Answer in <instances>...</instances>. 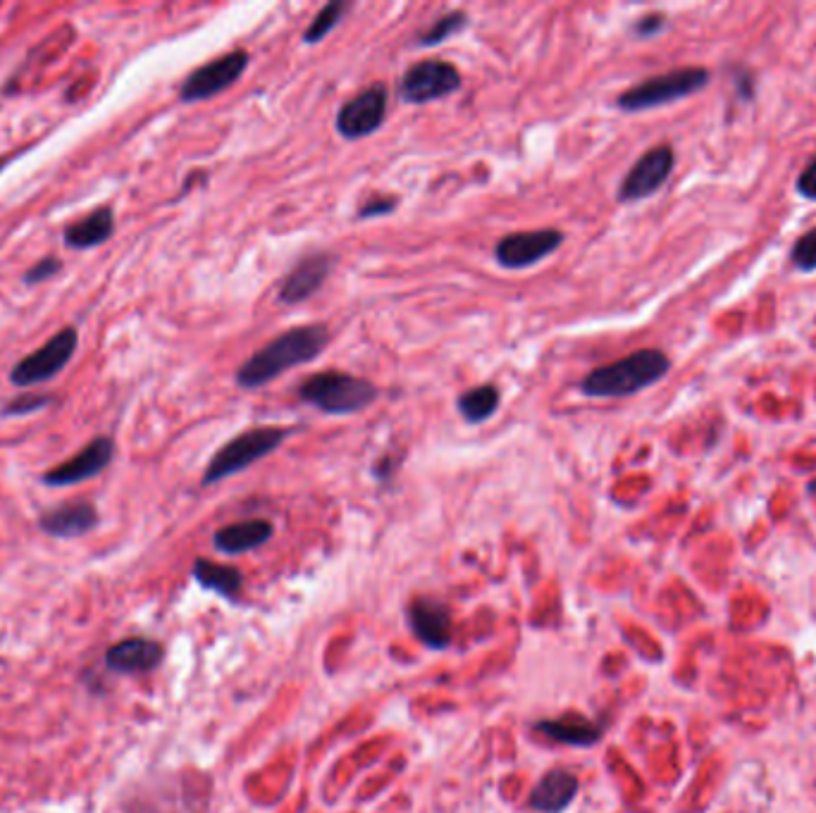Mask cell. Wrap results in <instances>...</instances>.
Segmentation results:
<instances>
[{
    "instance_id": "6da1fadb",
    "label": "cell",
    "mask_w": 816,
    "mask_h": 813,
    "mask_svg": "<svg viewBox=\"0 0 816 813\" xmlns=\"http://www.w3.org/2000/svg\"><path fill=\"white\" fill-rule=\"evenodd\" d=\"M327 346H330V330L323 322L292 327L246 358L234 372V382L241 389L265 387L287 370L313 363L315 358L323 356Z\"/></svg>"
},
{
    "instance_id": "7a4b0ae2",
    "label": "cell",
    "mask_w": 816,
    "mask_h": 813,
    "mask_svg": "<svg viewBox=\"0 0 816 813\" xmlns=\"http://www.w3.org/2000/svg\"><path fill=\"white\" fill-rule=\"evenodd\" d=\"M671 370V361L659 349H640L626 358L587 372L580 392L592 399H621L657 384Z\"/></svg>"
},
{
    "instance_id": "3957f363",
    "label": "cell",
    "mask_w": 816,
    "mask_h": 813,
    "mask_svg": "<svg viewBox=\"0 0 816 813\" xmlns=\"http://www.w3.org/2000/svg\"><path fill=\"white\" fill-rule=\"evenodd\" d=\"M296 394L308 406L318 408L320 413L354 415L373 406L380 396V389L366 377L349 375L342 370H323L301 380Z\"/></svg>"
},
{
    "instance_id": "277c9868",
    "label": "cell",
    "mask_w": 816,
    "mask_h": 813,
    "mask_svg": "<svg viewBox=\"0 0 816 813\" xmlns=\"http://www.w3.org/2000/svg\"><path fill=\"white\" fill-rule=\"evenodd\" d=\"M287 437H289L287 427L277 425L253 427V430L237 434V437H232L222 449L215 451L206 473H203L201 484L203 487H210V484L227 480V477L241 473V470H246L249 465L263 461V458L270 456L272 451L280 449V446L287 442Z\"/></svg>"
},
{
    "instance_id": "5b68a950",
    "label": "cell",
    "mask_w": 816,
    "mask_h": 813,
    "mask_svg": "<svg viewBox=\"0 0 816 813\" xmlns=\"http://www.w3.org/2000/svg\"><path fill=\"white\" fill-rule=\"evenodd\" d=\"M709 84V70L704 67H680L666 74H657L640 82L633 89L623 91L616 98V105L626 113H640V110L661 108V105L676 103L680 98H688L702 86Z\"/></svg>"
},
{
    "instance_id": "8992f818",
    "label": "cell",
    "mask_w": 816,
    "mask_h": 813,
    "mask_svg": "<svg viewBox=\"0 0 816 813\" xmlns=\"http://www.w3.org/2000/svg\"><path fill=\"white\" fill-rule=\"evenodd\" d=\"M463 77L447 60L425 58L408 65V70L399 79V98L411 105H425L442 101L461 91Z\"/></svg>"
},
{
    "instance_id": "52a82bcc",
    "label": "cell",
    "mask_w": 816,
    "mask_h": 813,
    "mask_svg": "<svg viewBox=\"0 0 816 813\" xmlns=\"http://www.w3.org/2000/svg\"><path fill=\"white\" fill-rule=\"evenodd\" d=\"M79 332L74 327H65L58 334H53L41 349H36L17 361L10 370V384L15 387H39L43 382H51L55 375H60L72 361L77 351Z\"/></svg>"
},
{
    "instance_id": "ba28073f",
    "label": "cell",
    "mask_w": 816,
    "mask_h": 813,
    "mask_svg": "<svg viewBox=\"0 0 816 813\" xmlns=\"http://www.w3.org/2000/svg\"><path fill=\"white\" fill-rule=\"evenodd\" d=\"M249 53L241 51H230L220 58H213L206 65L196 67L194 72L184 79L182 86H179V101L182 103H199L208 101V98L220 96L222 91L232 89L234 84L244 77V72L249 70Z\"/></svg>"
},
{
    "instance_id": "9c48e42d",
    "label": "cell",
    "mask_w": 816,
    "mask_h": 813,
    "mask_svg": "<svg viewBox=\"0 0 816 813\" xmlns=\"http://www.w3.org/2000/svg\"><path fill=\"white\" fill-rule=\"evenodd\" d=\"M566 241V234L561 229L544 227L530 229V232H513L506 234L494 246V260L506 270H525L542 263L561 248Z\"/></svg>"
},
{
    "instance_id": "30bf717a",
    "label": "cell",
    "mask_w": 816,
    "mask_h": 813,
    "mask_svg": "<svg viewBox=\"0 0 816 813\" xmlns=\"http://www.w3.org/2000/svg\"><path fill=\"white\" fill-rule=\"evenodd\" d=\"M387 101L389 93L385 84H373L368 89L358 91L354 98H349L339 108L335 127L337 134L346 141L366 139L375 134L387 120Z\"/></svg>"
},
{
    "instance_id": "8fae6325",
    "label": "cell",
    "mask_w": 816,
    "mask_h": 813,
    "mask_svg": "<svg viewBox=\"0 0 816 813\" xmlns=\"http://www.w3.org/2000/svg\"><path fill=\"white\" fill-rule=\"evenodd\" d=\"M673 165H676V153L669 144L649 148L623 177L621 186H618V201L633 203L654 196L671 177Z\"/></svg>"
},
{
    "instance_id": "7c38bea8",
    "label": "cell",
    "mask_w": 816,
    "mask_h": 813,
    "mask_svg": "<svg viewBox=\"0 0 816 813\" xmlns=\"http://www.w3.org/2000/svg\"><path fill=\"white\" fill-rule=\"evenodd\" d=\"M115 458V442L110 437H96L84 446L82 451L74 453L60 465L43 473L41 482L46 487H72V484L86 482L91 477L101 475Z\"/></svg>"
},
{
    "instance_id": "4fadbf2b",
    "label": "cell",
    "mask_w": 816,
    "mask_h": 813,
    "mask_svg": "<svg viewBox=\"0 0 816 813\" xmlns=\"http://www.w3.org/2000/svg\"><path fill=\"white\" fill-rule=\"evenodd\" d=\"M332 272V256L325 251H313L308 253L289 270V275L282 279L280 284V294L277 299L284 306H299L311 299L315 291H320V287L327 282Z\"/></svg>"
},
{
    "instance_id": "5bb4252c",
    "label": "cell",
    "mask_w": 816,
    "mask_h": 813,
    "mask_svg": "<svg viewBox=\"0 0 816 813\" xmlns=\"http://www.w3.org/2000/svg\"><path fill=\"white\" fill-rule=\"evenodd\" d=\"M165 659L163 644L148 637H127L105 649V668L115 675L153 673Z\"/></svg>"
},
{
    "instance_id": "9a60e30c",
    "label": "cell",
    "mask_w": 816,
    "mask_h": 813,
    "mask_svg": "<svg viewBox=\"0 0 816 813\" xmlns=\"http://www.w3.org/2000/svg\"><path fill=\"white\" fill-rule=\"evenodd\" d=\"M98 525V511L91 501H67L39 518V530L55 539H74L89 535Z\"/></svg>"
},
{
    "instance_id": "2e32d148",
    "label": "cell",
    "mask_w": 816,
    "mask_h": 813,
    "mask_svg": "<svg viewBox=\"0 0 816 813\" xmlns=\"http://www.w3.org/2000/svg\"><path fill=\"white\" fill-rule=\"evenodd\" d=\"M408 625L425 647L442 651L451 642V616L447 606L435 599H416L408 606Z\"/></svg>"
},
{
    "instance_id": "e0dca14e",
    "label": "cell",
    "mask_w": 816,
    "mask_h": 813,
    "mask_svg": "<svg viewBox=\"0 0 816 813\" xmlns=\"http://www.w3.org/2000/svg\"><path fill=\"white\" fill-rule=\"evenodd\" d=\"M578 787L580 783L576 775L561 771V768H552L535 785L533 794H530V806L537 813H564L573 804V799L578 797Z\"/></svg>"
},
{
    "instance_id": "ac0fdd59",
    "label": "cell",
    "mask_w": 816,
    "mask_h": 813,
    "mask_svg": "<svg viewBox=\"0 0 816 813\" xmlns=\"http://www.w3.org/2000/svg\"><path fill=\"white\" fill-rule=\"evenodd\" d=\"M272 535H275V527H272L270 520L263 518H253V520H241V523L220 527L213 535L215 549L222 551L227 556H237L246 554V551L258 549L265 542H270Z\"/></svg>"
},
{
    "instance_id": "d6986e66",
    "label": "cell",
    "mask_w": 816,
    "mask_h": 813,
    "mask_svg": "<svg viewBox=\"0 0 816 813\" xmlns=\"http://www.w3.org/2000/svg\"><path fill=\"white\" fill-rule=\"evenodd\" d=\"M115 232V213L113 208L103 206L91 210L89 215L79 217L77 222L67 225L63 241L67 248H77V251H86V248L103 246L105 241L113 237Z\"/></svg>"
},
{
    "instance_id": "ffe728a7",
    "label": "cell",
    "mask_w": 816,
    "mask_h": 813,
    "mask_svg": "<svg viewBox=\"0 0 816 813\" xmlns=\"http://www.w3.org/2000/svg\"><path fill=\"white\" fill-rule=\"evenodd\" d=\"M535 730L549 740L566 744V747H595L604 732L602 725L585 716H561L552 718V721H540Z\"/></svg>"
},
{
    "instance_id": "44dd1931",
    "label": "cell",
    "mask_w": 816,
    "mask_h": 813,
    "mask_svg": "<svg viewBox=\"0 0 816 813\" xmlns=\"http://www.w3.org/2000/svg\"><path fill=\"white\" fill-rule=\"evenodd\" d=\"M191 575L203 589L220 594L227 601H237L241 597V589H244V577L237 568L220 566V563L208 561V558H196Z\"/></svg>"
},
{
    "instance_id": "7402d4cb",
    "label": "cell",
    "mask_w": 816,
    "mask_h": 813,
    "mask_svg": "<svg viewBox=\"0 0 816 813\" xmlns=\"http://www.w3.org/2000/svg\"><path fill=\"white\" fill-rule=\"evenodd\" d=\"M499 403H502L499 389L494 384H480V387L463 392L459 401H456V406H459L463 420L471 422V425H480V422L490 420L499 411Z\"/></svg>"
},
{
    "instance_id": "603a6c76",
    "label": "cell",
    "mask_w": 816,
    "mask_h": 813,
    "mask_svg": "<svg viewBox=\"0 0 816 813\" xmlns=\"http://www.w3.org/2000/svg\"><path fill=\"white\" fill-rule=\"evenodd\" d=\"M468 27V15L463 10H451L447 15H442L440 20H437L432 27H428L425 31H420L418 34V41L416 46H423V48H432V46H440V43L449 41L451 36H456L459 31H463Z\"/></svg>"
},
{
    "instance_id": "cb8c5ba5",
    "label": "cell",
    "mask_w": 816,
    "mask_h": 813,
    "mask_svg": "<svg viewBox=\"0 0 816 813\" xmlns=\"http://www.w3.org/2000/svg\"><path fill=\"white\" fill-rule=\"evenodd\" d=\"M349 10H351V3H346V0H332V3H327L325 8L313 17V22L308 24V29L304 31V43L311 46V43L323 41L325 36L344 20V15Z\"/></svg>"
},
{
    "instance_id": "d4e9b609",
    "label": "cell",
    "mask_w": 816,
    "mask_h": 813,
    "mask_svg": "<svg viewBox=\"0 0 816 813\" xmlns=\"http://www.w3.org/2000/svg\"><path fill=\"white\" fill-rule=\"evenodd\" d=\"M55 399L51 394H27V396H17V399H10L0 408V415L10 418V415H29L36 411H43V408L51 406Z\"/></svg>"
},
{
    "instance_id": "484cf974",
    "label": "cell",
    "mask_w": 816,
    "mask_h": 813,
    "mask_svg": "<svg viewBox=\"0 0 816 813\" xmlns=\"http://www.w3.org/2000/svg\"><path fill=\"white\" fill-rule=\"evenodd\" d=\"M790 258H793L795 268L805 272L816 270V227L809 229L807 234H802V237L795 241Z\"/></svg>"
},
{
    "instance_id": "4316f807",
    "label": "cell",
    "mask_w": 816,
    "mask_h": 813,
    "mask_svg": "<svg viewBox=\"0 0 816 813\" xmlns=\"http://www.w3.org/2000/svg\"><path fill=\"white\" fill-rule=\"evenodd\" d=\"M399 206V198L397 196H389V194H373L366 201L361 203L356 210V217L358 220H373V217H385V215H392L394 210Z\"/></svg>"
},
{
    "instance_id": "83f0119b",
    "label": "cell",
    "mask_w": 816,
    "mask_h": 813,
    "mask_svg": "<svg viewBox=\"0 0 816 813\" xmlns=\"http://www.w3.org/2000/svg\"><path fill=\"white\" fill-rule=\"evenodd\" d=\"M60 268H63V260L55 258V256H46V258H41L39 263H34L27 272H24L22 279H24V284H32V287H34V284L48 282V279L58 275Z\"/></svg>"
},
{
    "instance_id": "f1b7e54d",
    "label": "cell",
    "mask_w": 816,
    "mask_h": 813,
    "mask_svg": "<svg viewBox=\"0 0 816 813\" xmlns=\"http://www.w3.org/2000/svg\"><path fill=\"white\" fill-rule=\"evenodd\" d=\"M666 27V20L661 15H647L638 20V24L633 27V34L640 36V39H649V36L659 34L661 29Z\"/></svg>"
},
{
    "instance_id": "f546056e",
    "label": "cell",
    "mask_w": 816,
    "mask_h": 813,
    "mask_svg": "<svg viewBox=\"0 0 816 813\" xmlns=\"http://www.w3.org/2000/svg\"><path fill=\"white\" fill-rule=\"evenodd\" d=\"M797 191H800L805 198H812V201H816V160H812V163L802 170L800 179H797Z\"/></svg>"
},
{
    "instance_id": "4dcf8cb0",
    "label": "cell",
    "mask_w": 816,
    "mask_h": 813,
    "mask_svg": "<svg viewBox=\"0 0 816 813\" xmlns=\"http://www.w3.org/2000/svg\"><path fill=\"white\" fill-rule=\"evenodd\" d=\"M397 468H399V458H394V456H382L380 461L375 463L373 475H375L380 482H387V480H392L394 473H397Z\"/></svg>"
},
{
    "instance_id": "1f68e13d",
    "label": "cell",
    "mask_w": 816,
    "mask_h": 813,
    "mask_svg": "<svg viewBox=\"0 0 816 813\" xmlns=\"http://www.w3.org/2000/svg\"><path fill=\"white\" fill-rule=\"evenodd\" d=\"M10 160H12V158H10V155H8V158H0V170H3V167H5V165H8V163H10Z\"/></svg>"
},
{
    "instance_id": "d6a6232c",
    "label": "cell",
    "mask_w": 816,
    "mask_h": 813,
    "mask_svg": "<svg viewBox=\"0 0 816 813\" xmlns=\"http://www.w3.org/2000/svg\"><path fill=\"white\" fill-rule=\"evenodd\" d=\"M809 492H816V482H812V487H809Z\"/></svg>"
}]
</instances>
